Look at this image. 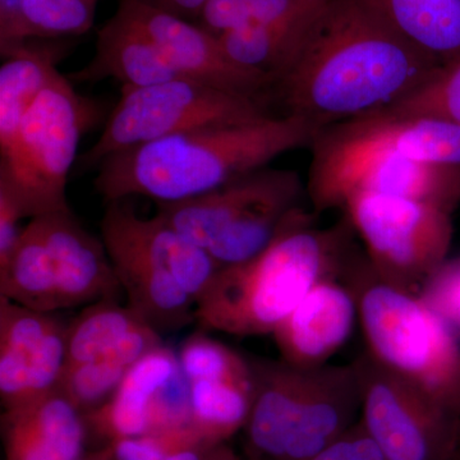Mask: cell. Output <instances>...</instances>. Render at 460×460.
<instances>
[{
  "instance_id": "obj_1",
  "label": "cell",
  "mask_w": 460,
  "mask_h": 460,
  "mask_svg": "<svg viewBox=\"0 0 460 460\" xmlns=\"http://www.w3.org/2000/svg\"><path fill=\"white\" fill-rule=\"evenodd\" d=\"M438 60L393 22L381 0H326L274 100L320 129L385 111L428 83Z\"/></svg>"
},
{
  "instance_id": "obj_2",
  "label": "cell",
  "mask_w": 460,
  "mask_h": 460,
  "mask_svg": "<svg viewBox=\"0 0 460 460\" xmlns=\"http://www.w3.org/2000/svg\"><path fill=\"white\" fill-rule=\"evenodd\" d=\"M321 129L295 114L208 127L113 154L98 165L93 187L105 202L142 196L156 204L198 198L296 148Z\"/></svg>"
},
{
  "instance_id": "obj_3",
  "label": "cell",
  "mask_w": 460,
  "mask_h": 460,
  "mask_svg": "<svg viewBox=\"0 0 460 460\" xmlns=\"http://www.w3.org/2000/svg\"><path fill=\"white\" fill-rule=\"evenodd\" d=\"M304 208L262 252L215 275L196 305L199 329L238 337L274 332L320 280L343 266V228L316 229Z\"/></svg>"
},
{
  "instance_id": "obj_4",
  "label": "cell",
  "mask_w": 460,
  "mask_h": 460,
  "mask_svg": "<svg viewBox=\"0 0 460 460\" xmlns=\"http://www.w3.org/2000/svg\"><path fill=\"white\" fill-rule=\"evenodd\" d=\"M248 359L253 401L243 429L246 458L311 460L358 422L353 363L304 368L283 359Z\"/></svg>"
},
{
  "instance_id": "obj_5",
  "label": "cell",
  "mask_w": 460,
  "mask_h": 460,
  "mask_svg": "<svg viewBox=\"0 0 460 460\" xmlns=\"http://www.w3.org/2000/svg\"><path fill=\"white\" fill-rule=\"evenodd\" d=\"M100 232L129 307L160 334L196 321L199 299L220 266L165 222L142 217L132 202H107Z\"/></svg>"
},
{
  "instance_id": "obj_6",
  "label": "cell",
  "mask_w": 460,
  "mask_h": 460,
  "mask_svg": "<svg viewBox=\"0 0 460 460\" xmlns=\"http://www.w3.org/2000/svg\"><path fill=\"white\" fill-rule=\"evenodd\" d=\"M350 286L371 358L460 419V339L447 321L419 293L377 278L370 263Z\"/></svg>"
},
{
  "instance_id": "obj_7",
  "label": "cell",
  "mask_w": 460,
  "mask_h": 460,
  "mask_svg": "<svg viewBox=\"0 0 460 460\" xmlns=\"http://www.w3.org/2000/svg\"><path fill=\"white\" fill-rule=\"evenodd\" d=\"M122 293L102 237L84 229L72 210L30 219L0 266V296L41 313L57 314Z\"/></svg>"
},
{
  "instance_id": "obj_8",
  "label": "cell",
  "mask_w": 460,
  "mask_h": 460,
  "mask_svg": "<svg viewBox=\"0 0 460 460\" xmlns=\"http://www.w3.org/2000/svg\"><path fill=\"white\" fill-rule=\"evenodd\" d=\"M304 190L298 172L266 166L198 198L156 204V214L226 268L262 252L302 210Z\"/></svg>"
},
{
  "instance_id": "obj_9",
  "label": "cell",
  "mask_w": 460,
  "mask_h": 460,
  "mask_svg": "<svg viewBox=\"0 0 460 460\" xmlns=\"http://www.w3.org/2000/svg\"><path fill=\"white\" fill-rule=\"evenodd\" d=\"M307 192L314 214L343 208L359 193L420 199L452 211L460 201V166L425 164L372 140L353 120L321 129L311 145Z\"/></svg>"
},
{
  "instance_id": "obj_10",
  "label": "cell",
  "mask_w": 460,
  "mask_h": 460,
  "mask_svg": "<svg viewBox=\"0 0 460 460\" xmlns=\"http://www.w3.org/2000/svg\"><path fill=\"white\" fill-rule=\"evenodd\" d=\"M95 114L89 100L60 74L27 111L13 138L0 148V193L11 199L23 219L71 210L69 172Z\"/></svg>"
},
{
  "instance_id": "obj_11",
  "label": "cell",
  "mask_w": 460,
  "mask_h": 460,
  "mask_svg": "<svg viewBox=\"0 0 460 460\" xmlns=\"http://www.w3.org/2000/svg\"><path fill=\"white\" fill-rule=\"evenodd\" d=\"M272 102L181 77L123 87L102 135L78 163L84 169L98 168L113 154L169 136L266 119L277 115Z\"/></svg>"
},
{
  "instance_id": "obj_12",
  "label": "cell",
  "mask_w": 460,
  "mask_h": 460,
  "mask_svg": "<svg viewBox=\"0 0 460 460\" xmlns=\"http://www.w3.org/2000/svg\"><path fill=\"white\" fill-rule=\"evenodd\" d=\"M348 222L358 233L372 271L385 283L420 293L452 248V211L441 206L359 193L345 202Z\"/></svg>"
},
{
  "instance_id": "obj_13",
  "label": "cell",
  "mask_w": 460,
  "mask_h": 460,
  "mask_svg": "<svg viewBox=\"0 0 460 460\" xmlns=\"http://www.w3.org/2000/svg\"><path fill=\"white\" fill-rule=\"evenodd\" d=\"M359 423L387 460H460V419L366 352L353 362Z\"/></svg>"
},
{
  "instance_id": "obj_14",
  "label": "cell",
  "mask_w": 460,
  "mask_h": 460,
  "mask_svg": "<svg viewBox=\"0 0 460 460\" xmlns=\"http://www.w3.org/2000/svg\"><path fill=\"white\" fill-rule=\"evenodd\" d=\"M117 16L156 45L181 77L252 98L274 100V75L237 65L213 32L142 0H120Z\"/></svg>"
},
{
  "instance_id": "obj_15",
  "label": "cell",
  "mask_w": 460,
  "mask_h": 460,
  "mask_svg": "<svg viewBox=\"0 0 460 460\" xmlns=\"http://www.w3.org/2000/svg\"><path fill=\"white\" fill-rule=\"evenodd\" d=\"M66 326L0 296V402L20 407L58 387L66 357Z\"/></svg>"
},
{
  "instance_id": "obj_16",
  "label": "cell",
  "mask_w": 460,
  "mask_h": 460,
  "mask_svg": "<svg viewBox=\"0 0 460 460\" xmlns=\"http://www.w3.org/2000/svg\"><path fill=\"white\" fill-rule=\"evenodd\" d=\"M358 298L337 277L320 280L272 332L280 359L296 367L328 365L352 337Z\"/></svg>"
},
{
  "instance_id": "obj_17",
  "label": "cell",
  "mask_w": 460,
  "mask_h": 460,
  "mask_svg": "<svg viewBox=\"0 0 460 460\" xmlns=\"http://www.w3.org/2000/svg\"><path fill=\"white\" fill-rule=\"evenodd\" d=\"M5 460H77L90 438L86 419L56 387L0 417Z\"/></svg>"
},
{
  "instance_id": "obj_18",
  "label": "cell",
  "mask_w": 460,
  "mask_h": 460,
  "mask_svg": "<svg viewBox=\"0 0 460 460\" xmlns=\"http://www.w3.org/2000/svg\"><path fill=\"white\" fill-rule=\"evenodd\" d=\"M162 334L118 298L86 305L66 326L65 367L111 358L132 367L163 345Z\"/></svg>"
},
{
  "instance_id": "obj_19",
  "label": "cell",
  "mask_w": 460,
  "mask_h": 460,
  "mask_svg": "<svg viewBox=\"0 0 460 460\" xmlns=\"http://www.w3.org/2000/svg\"><path fill=\"white\" fill-rule=\"evenodd\" d=\"M180 370L177 352L163 344L127 372L113 396L84 417L90 436L102 447L150 434L151 411L160 387Z\"/></svg>"
},
{
  "instance_id": "obj_20",
  "label": "cell",
  "mask_w": 460,
  "mask_h": 460,
  "mask_svg": "<svg viewBox=\"0 0 460 460\" xmlns=\"http://www.w3.org/2000/svg\"><path fill=\"white\" fill-rule=\"evenodd\" d=\"M178 77L181 75L144 32L114 14L100 27L89 65L69 75V80L87 84L114 78L123 87H144Z\"/></svg>"
},
{
  "instance_id": "obj_21",
  "label": "cell",
  "mask_w": 460,
  "mask_h": 460,
  "mask_svg": "<svg viewBox=\"0 0 460 460\" xmlns=\"http://www.w3.org/2000/svg\"><path fill=\"white\" fill-rule=\"evenodd\" d=\"M60 75L57 57L48 49L23 47L3 57L0 66V148L16 135L27 111Z\"/></svg>"
},
{
  "instance_id": "obj_22",
  "label": "cell",
  "mask_w": 460,
  "mask_h": 460,
  "mask_svg": "<svg viewBox=\"0 0 460 460\" xmlns=\"http://www.w3.org/2000/svg\"><path fill=\"white\" fill-rule=\"evenodd\" d=\"M396 27L445 66L460 59V0H381Z\"/></svg>"
},
{
  "instance_id": "obj_23",
  "label": "cell",
  "mask_w": 460,
  "mask_h": 460,
  "mask_svg": "<svg viewBox=\"0 0 460 460\" xmlns=\"http://www.w3.org/2000/svg\"><path fill=\"white\" fill-rule=\"evenodd\" d=\"M317 11L301 20L239 27L217 38L226 56L237 65L274 75L278 80L296 57Z\"/></svg>"
},
{
  "instance_id": "obj_24",
  "label": "cell",
  "mask_w": 460,
  "mask_h": 460,
  "mask_svg": "<svg viewBox=\"0 0 460 460\" xmlns=\"http://www.w3.org/2000/svg\"><path fill=\"white\" fill-rule=\"evenodd\" d=\"M190 385L192 429L205 444L217 447L243 431L252 408L253 378L251 383L196 380Z\"/></svg>"
},
{
  "instance_id": "obj_25",
  "label": "cell",
  "mask_w": 460,
  "mask_h": 460,
  "mask_svg": "<svg viewBox=\"0 0 460 460\" xmlns=\"http://www.w3.org/2000/svg\"><path fill=\"white\" fill-rule=\"evenodd\" d=\"M326 0H208L199 20L214 35L252 25L301 20Z\"/></svg>"
},
{
  "instance_id": "obj_26",
  "label": "cell",
  "mask_w": 460,
  "mask_h": 460,
  "mask_svg": "<svg viewBox=\"0 0 460 460\" xmlns=\"http://www.w3.org/2000/svg\"><path fill=\"white\" fill-rule=\"evenodd\" d=\"M177 356L181 370L189 381H252L250 359L208 337L205 330H199L181 341Z\"/></svg>"
},
{
  "instance_id": "obj_27",
  "label": "cell",
  "mask_w": 460,
  "mask_h": 460,
  "mask_svg": "<svg viewBox=\"0 0 460 460\" xmlns=\"http://www.w3.org/2000/svg\"><path fill=\"white\" fill-rule=\"evenodd\" d=\"M378 113L402 118H436L460 124V59L441 66L428 83Z\"/></svg>"
},
{
  "instance_id": "obj_28",
  "label": "cell",
  "mask_w": 460,
  "mask_h": 460,
  "mask_svg": "<svg viewBox=\"0 0 460 460\" xmlns=\"http://www.w3.org/2000/svg\"><path fill=\"white\" fill-rule=\"evenodd\" d=\"M129 370L114 359H93L65 367L58 387L86 417L113 396Z\"/></svg>"
},
{
  "instance_id": "obj_29",
  "label": "cell",
  "mask_w": 460,
  "mask_h": 460,
  "mask_svg": "<svg viewBox=\"0 0 460 460\" xmlns=\"http://www.w3.org/2000/svg\"><path fill=\"white\" fill-rule=\"evenodd\" d=\"M99 0H22L27 35L56 39L89 32Z\"/></svg>"
},
{
  "instance_id": "obj_30",
  "label": "cell",
  "mask_w": 460,
  "mask_h": 460,
  "mask_svg": "<svg viewBox=\"0 0 460 460\" xmlns=\"http://www.w3.org/2000/svg\"><path fill=\"white\" fill-rule=\"evenodd\" d=\"M108 447L114 460H202L215 447L187 432L123 438Z\"/></svg>"
},
{
  "instance_id": "obj_31",
  "label": "cell",
  "mask_w": 460,
  "mask_h": 460,
  "mask_svg": "<svg viewBox=\"0 0 460 460\" xmlns=\"http://www.w3.org/2000/svg\"><path fill=\"white\" fill-rule=\"evenodd\" d=\"M419 295L460 339V256L447 259L426 280Z\"/></svg>"
},
{
  "instance_id": "obj_32",
  "label": "cell",
  "mask_w": 460,
  "mask_h": 460,
  "mask_svg": "<svg viewBox=\"0 0 460 460\" xmlns=\"http://www.w3.org/2000/svg\"><path fill=\"white\" fill-rule=\"evenodd\" d=\"M311 460H387L377 445L362 428L356 423L347 434L341 436L334 444L326 447L319 456Z\"/></svg>"
},
{
  "instance_id": "obj_33",
  "label": "cell",
  "mask_w": 460,
  "mask_h": 460,
  "mask_svg": "<svg viewBox=\"0 0 460 460\" xmlns=\"http://www.w3.org/2000/svg\"><path fill=\"white\" fill-rule=\"evenodd\" d=\"M23 18L22 0H0V51L2 57L29 41Z\"/></svg>"
},
{
  "instance_id": "obj_34",
  "label": "cell",
  "mask_w": 460,
  "mask_h": 460,
  "mask_svg": "<svg viewBox=\"0 0 460 460\" xmlns=\"http://www.w3.org/2000/svg\"><path fill=\"white\" fill-rule=\"evenodd\" d=\"M23 217L13 202L4 193H0V266L4 265L16 248L25 226H21Z\"/></svg>"
},
{
  "instance_id": "obj_35",
  "label": "cell",
  "mask_w": 460,
  "mask_h": 460,
  "mask_svg": "<svg viewBox=\"0 0 460 460\" xmlns=\"http://www.w3.org/2000/svg\"><path fill=\"white\" fill-rule=\"evenodd\" d=\"M184 20L199 18L208 0H142Z\"/></svg>"
},
{
  "instance_id": "obj_36",
  "label": "cell",
  "mask_w": 460,
  "mask_h": 460,
  "mask_svg": "<svg viewBox=\"0 0 460 460\" xmlns=\"http://www.w3.org/2000/svg\"><path fill=\"white\" fill-rule=\"evenodd\" d=\"M202 460H241L237 453L229 447L228 443L217 445L206 454Z\"/></svg>"
},
{
  "instance_id": "obj_37",
  "label": "cell",
  "mask_w": 460,
  "mask_h": 460,
  "mask_svg": "<svg viewBox=\"0 0 460 460\" xmlns=\"http://www.w3.org/2000/svg\"><path fill=\"white\" fill-rule=\"evenodd\" d=\"M77 460H114L108 447H99L95 452H86Z\"/></svg>"
},
{
  "instance_id": "obj_38",
  "label": "cell",
  "mask_w": 460,
  "mask_h": 460,
  "mask_svg": "<svg viewBox=\"0 0 460 460\" xmlns=\"http://www.w3.org/2000/svg\"><path fill=\"white\" fill-rule=\"evenodd\" d=\"M246 460H260V459H251V458H247Z\"/></svg>"
}]
</instances>
